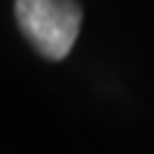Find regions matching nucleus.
<instances>
[{
	"mask_svg": "<svg viewBox=\"0 0 154 154\" xmlns=\"http://www.w3.org/2000/svg\"><path fill=\"white\" fill-rule=\"evenodd\" d=\"M15 17L44 59L61 61L79 37L83 10L76 0H15Z\"/></svg>",
	"mask_w": 154,
	"mask_h": 154,
	"instance_id": "nucleus-1",
	"label": "nucleus"
}]
</instances>
